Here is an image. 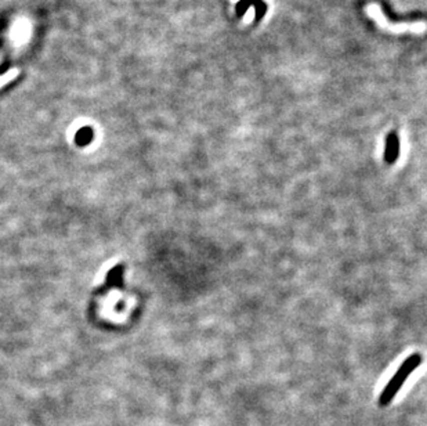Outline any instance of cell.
Instances as JSON below:
<instances>
[{"label": "cell", "mask_w": 427, "mask_h": 426, "mask_svg": "<svg viewBox=\"0 0 427 426\" xmlns=\"http://www.w3.org/2000/svg\"><path fill=\"white\" fill-rule=\"evenodd\" d=\"M400 156V138L397 133H390L386 140V150H385V161L389 165L396 163V161Z\"/></svg>", "instance_id": "7a4b0ae2"}, {"label": "cell", "mask_w": 427, "mask_h": 426, "mask_svg": "<svg viewBox=\"0 0 427 426\" xmlns=\"http://www.w3.org/2000/svg\"><path fill=\"white\" fill-rule=\"evenodd\" d=\"M422 364V354L415 353L411 354L407 360L404 361L403 364L400 366L398 371L393 375V378L389 381V384L386 385V388L383 392L380 393L379 404L380 407H386L389 406L392 400L396 397L400 389L403 388V385L405 384V381L410 378V375L415 371L418 367Z\"/></svg>", "instance_id": "6da1fadb"}]
</instances>
